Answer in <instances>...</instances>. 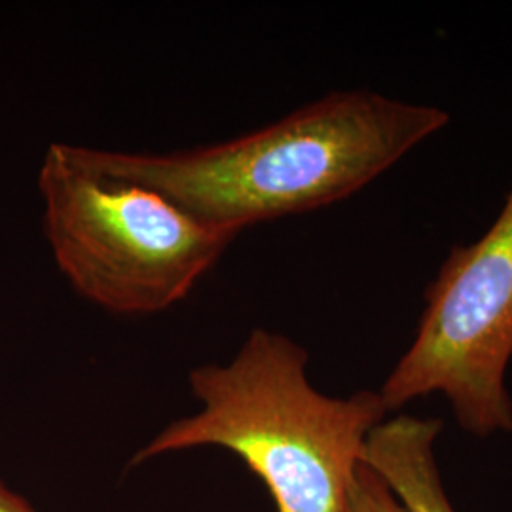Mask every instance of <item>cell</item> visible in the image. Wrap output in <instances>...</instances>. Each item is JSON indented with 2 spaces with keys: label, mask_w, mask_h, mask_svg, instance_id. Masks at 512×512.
I'll return each mask as SVG.
<instances>
[{
  "label": "cell",
  "mask_w": 512,
  "mask_h": 512,
  "mask_svg": "<svg viewBox=\"0 0 512 512\" xmlns=\"http://www.w3.org/2000/svg\"><path fill=\"white\" fill-rule=\"evenodd\" d=\"M446 110L330 93L232 141L167 154L65 145L90 171L147 184L228 234L342 202L439 133Z\"/></svg>",
  "instance_id": "cell-1"
},
{
  "label": "cell",
  "mask_w": 512,
  "mask_h": 512,
  "mask_svg": "<svg viewBox=\"0 0 512 512\" xmlns=\"http://www.w3.org/2000/svg\"><path fill=\"white\" fill-rule=\"evenodd\" d=\"M306 365V349L291 338L253 330L230 363L190 370L202 408L171 421L129 465L219 446L264 482L277 512H344L368 433L389 410L374 391L319 393Z\"/></svg>",
  "instance_id": "cell-2"
},
{
  "label": "cell",
  "mask_w": 512,
  "mask_h": 512,
  "mask_svg": "<svg viewBox=\"0 0 512 512\" xmlns=\"http://www.w3.org/2000/svg\"><path fill=\"white\" fill-rule=\"evenodd\" d=\"M38 188L57 268L84 300L116 315L177 306L238 238L147 184L76 164L63 143L48 147Z\"/></svg>",
  "instance_id": "cell-3"
},
{
  "label": "cell",
  "mask_w": 512,
  "mask_h": 512,
  "mask_svg": "<svg viewBox=\"0 0 512 512\" xmlns=\"http://www.w3.org/2000/svg\"><path fill=\"white\" fill-rule=\"evenodd\" d=\"M512 188L490 230L454 247L425 291L418 334L380 391L387 410L442 393L478 437L511 431Z\"/></svg>",
  "instance_id": "cell-4"
},
{
  "label": "cell",
  "mask_w": 512,
  "mask_h": 512,
  "mask_svg": "<svg viewBox=\"0 0 512 512\" xmlns=\"http://www.w3.org/2000/svg\"><path fill=\"white\" fill-rule=\"evenodd\" d=\"M440 431L442 421L435 418L399 416L368 433L363 461L384 478L406 512H456L433 450Z\"/></svg>",
  "instance_id": "cell-5"
},
{
  "label": "cell",
  "mask_w": 512,
  "mask_h": 512,
  "mask_svg": "<svg viewBox=\"0 0 512 512\" xmlns=\"http://www.w3.org/2000/svg\"><path fill=\"white\" fill-rule=\"evenodd\" d=\"M344 512H406L401 501L389 490L384 478L365 461L359 463L351 486Z\"/></svg>",
  "instance_id": "cell-6"
},
{
  "label": "cell",
  "mask_w": 512,
  "mask_h": 512,
  "mask_svg": "<svg viewBox=\"0 0 512 512\" xmlns=\"http://www.w3.org/2000/svg\"><path fill=\"white\" fill-rule=\"evenodd\" d=\"M0 512H37L23 497L0 484Z\"/></svg>",
  "instance_id": "cell-7"
}]
</instances>
